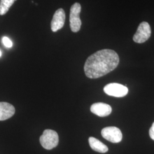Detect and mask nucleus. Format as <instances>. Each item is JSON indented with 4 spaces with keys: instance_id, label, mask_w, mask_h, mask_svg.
<instances>
[{
    "instance_id": "nucleus-2",
    "label": "nucleus",
    "mask_w": 154,
    "mask_h": 154,
    "mask_svg": "<svg viewBox=\"0 0 154 154\" xmlns=\"http://www.w3.org/2000/svg\"><path fill=\"white\" fill-rule=\"evenodd\" d=\"M39 141L41 146L46 149H51L57 146L59 137L57 132L50 129L45 130L40 137Z\"/></svg>"
},
{
    "instance_id": "nucleus-8",
    "label": "nucleus",
    "mask_w": 154,
    "mask_h": 154,
    "mask_svg": "<svg viewBox=\"0 0 154 154\" xmlns=\"http://www.w3.org/2000/svg\"><path fill=\"white\" fill-rule=\"evenodd\" d=\"M90 111L95 115L100 117L109 116L112 112V108L110 105L105 103H95L91 105Z\"/></svg>"
},
{
    "instance_id": "nucleus-10",
    "label": "nucleus",
    "mask_w": 154,
    "mask_h": 154,
    "mask_svg": "<svg viewBox=\"0 0 154 154\" xmlns=\"http://www.w3.org/2000/svg\"><path fill=\"white\" fill-rule=\"evenodd\" d=\"M90 146L94 151L100 153H106L108 151L109 149L105 144L99 141L98 139L94 137H90L88 139Z\"/></svg>"
},
{
    "instance_id": "nucleus-11",
    "label": "nucleus",
    "mask_w": 154,
    "mask_h": 154,
    "mask_svg": "<svg viewBox=\"0 0 154 154\" xmlns=\"http://www.w3.org/2000/svg\"><path fill=\"white\" fill-rule=\"evenodd\" d=\"M15 0H1L0 1V15L2 16L9 10L14 4Z\"/></svg>"
},
{
    "instance_id": "nucleus-7",
    "label": "nucleus",
    "mask_w": 154,
    "mask_h": 154,
    "mask_svg": "<svg viewBox=\"0 0 154 154\" xmlns=\"http://www.w3.org/2000/svg\"><path fill=\"white\" fill-rule=\"evenodd\" d=\"M65 12L62 8L58 9L53 16L51 22V29L53 32H56L63 27L65 22Z\"/></svg>"
},
{
    "instance_id": "nucleus-14",
    "label": "nucleus",
    "mask_w": 154,
    "mask_h": 154,
    "mask_svg": "<svg viewBox=\"0 0 154 154\" xmlns=\"http://www.w3.org/2000/svg\"><path fill=\"white\" fill-rule=\"evenodd\" d=\"M1 55H2V53H1V50H0V57H1Z\"/></svg>"
},
{
    "instance_id": "nucleus-5",
    "label": "nucleus",
    "mask_w": 154,
    "mask_h": 154,
    "mask_svg": "<svg viewBox=\"0 0 154 154\" xmlns=\"http://www.w3.org/2000/svg\"><path fill=\"white\" fill-rule=\"evenodd\" d=\"M104 92L108 95L114 97H123L128 92L126 86L117 83H111L103 88Z\"/></svg>"
},
{
    "instance_id": "nucleus-1",
    "label": "nucleus",
    "mask_w": 154,
    "mask_h": 154,
    "mask_svg": "<svg viewBox=\"0 0 154 154\" xmlns=\"http://www.w3.org/2000/svg\"><path fill=\"white\" fill-rule=\"evenodd\" d=\"M119 62V57L111 49L99 50L88 57L84 66L86 77L96 79L103 77L116 69Z\"/></svg>"
},
{
    "instance_id": "nucleus-3",
    "label": "nucleus",
    "mask_w": 154,
    "mask_h": 154,
    "mask_svg": "<svg viewBox=\"0 0 154 154\" xmlns=\"http://www.w3.org/2000/svg\"><path fill=\"white\" fill-rule=\"evenodd\" d=\"M81 11V6L78 2L74 4L70 8V26L72 32L74 33H77L81 29L82 25L79 17Z\"/></svg>"
},
{
    "instance_id": "nucleus-9",
    "label": "nucleus",
    "mask_w": 154,
    "mask_h": 154,
    "mask_svg": "<svg viewBox=\"0 0 154 154\" xmlns=\"http://www.w3.org/2000/svg\"><path fill=\"white\" fill-rule=\"evenodd\" d=\"M15 113V108L13 105L7 103L0 102V121H5L13 116Z\"/></svg>"
},
{
    "instance_id": "nucleus-6",
    "label": "nucleus",
    "mask_w": 154,
    "mask_h": 154,
    "mask_svg": "<svg viewBox=\"0 0 154 154\" xmlns=\"http://www.w3.org/2000/svg\"><path fill=\"white\" fill-rule=\"evenodd\" d=\"M103 138L111 143H119L122 140L123 135L119 128L116 127H107L101 131Z\"/></svg>"
},
{
    "instance_id": "nucleus-13",
    "label": "nucleus",
    "mask_w": 154,
    "mask_h": 154,
    "mask_svg": "<svg viewBox=\"0 0 154 154\" xmlns=\"http://www.w3.org/2000/svg\"><path fill=\"white\" fill-rule=\"evenodd\" d=\"M149 135L151 138L154 140V122L152 125V126L151 127V128H149Z\"/></svg>"
},
{
    "instance_id": "nucleus-12",
    "label": "nucleus",
    "mask_w": 154,
    "mask_h": 154,
    "mask_svg": "<svg viewBox=\"0 0 154 154\" xmlns=\"http://www.w3.org/2000/svg\"><path fill=\"white\" fill-rule=\"evenodd\" d=\"M2 42L4 45L7 48H11L13 46V43L11 40L7 37H4L2 38Z\"/></svg>"
},
{
    "instance_id": "nucleus-4",
    "label": "nucleus",
    "mask_w": 154,
    "mask_h": 154,
    "mask_svg": "<svg viewBox=\"0 0 154 154\" xmlns=\"http://www.w3.org/2000/svg\"><path fill=\"white\" fill-rule=\"evenodd\" d=\"M151 34V30L149 23L142 22L138 26L135 34L134 35L133 40L138 44H142L147 41Z\"/></svg>"
}]
</instances>
